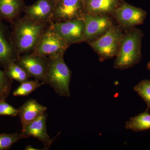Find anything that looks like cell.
<instances>
[{"instance_id": "1", "label": "cell", "mask_w": 150, "mask_h": 150, "mask_svg": "<svg viewBox=\"0 0 150 150\" xmlns=\"http://www.w3.org/2000/svg\"><path fill=\"white\" fill-rule=\"evenodd\" d=\"M48 23L19 17L11 23V36L19 56L32 53Z\"/></svg>"}, {"instance_id": "2", "label": "cell", "mask_w": 150, "mask_h": 150, "mask_svg": "<svg viewBox=\"0 0 150 150\" xmlns=\"http://www.w3.org/2000/svg\"><path fill=\"white\" fill-rule=\"evenodd\" d=\"M143 35L141 30L135 28L123 36L114 62L115 69H125L139 63L142 59Z\"/></svg>"}, {"instance_id": "3", "label": "cell", "mask_w": 150, "mask_h": 150, "mask_svg": "<svg viewBox=\"0 0 150 150\" xmlns=\"http://www.w3.org/2000/svg\"><path fill=\"white\" fill-rule=\"evenodd\" d=\"M64 54L48 57V65L45 83L62 97L70 96L71 72L64 59Z\"/></svg>"}, {"instance_id": "4", "label": "cell", "mask_w": 150, "mask_h": 150, "mask_svg": "<svg viewBox=\"0 0 150 150\" xmlns=\"http://www.w3.org/2000/svg\"><path fill=\"white\" fill-rule=\"evenodd\" d=\"M55 31L50 22L44 30L32 54L50 57L64 54L70 45Z\"/></svg>"}, {"instance_id": "5", "label": "cell", "mask_w": 150, "mask_h": 150, "mask_svg": "<svg viewBox=\"0 0 150 150\" xmlns=\"http://www.w3.org/2000/svg\"><path fill=\"white\" fill-rule=\"evenodd\" d=\"M123 35L120 28L112 26L105 33L89 44L103 60L116 56Z\"/></svg>"}, {"instance_id": "6", "label": "cell", "mask_w": 150, "mask_h": 150, "mask_svg": "<svg viewBox=\"0 0 150 150\" xmlns=\"http://www.w3.org/2000/svg\"><path fill=\"white\" fill-rule=\"evenodd\" d=\"M16 63L23 68L30 77L45 83L48 65V57L25 54L18 57Z\"/></svg>"}, {"instance_id": "7", "label": "cell", "mask_w": 150, "mask_h": 150, "mask_svg": "<svg viewBox=\"0 0 150 150\" xmlns=\"http://www.w3.org/2000/svg\"><path fill=\"white\" fill-rule=\"evenodd\" d=\"M54 30L70 44L84 40V23L82 18L64 22L51 21Z\"/></svg>"}, {"instance_id": "8", "label": "cell", "mask_w": 150, "mask_h": 150, "mask_svg": "<svg viewBox=\"0 0 150 150\" xmlns=\"http://www.w3.org/2000/svg\"><path fill=\"white\" fill-rule=\"evenodd\" d=\"M82 0H59L56 2L52 21L64 22L82 18Z\"/></svg>"}, {"instance_id": "9", "label": "cell", "mask_w": 150, "mask_h": 150, "mask_svg": "<svg viewBox=\"0 0 150 150\" xmlns=\"http://www.w3.org/2000/svg\"><path fill=\"white\" fill-rule=\"evenodd\" d=\"M84 40L91 41L102 35L112 26L108 17L99 15L84 13Z\"/></svg>"}, {"instance_id": "10", "label": "cell", "mask_w": 150, "mask_h": 150, "mask_svg": "<svg viewBox=\"0 0 150 150\" xmlns=\"http://www.w3.org/2000/svg\"><path fill=\"white\" fill-rule=\"evenodd\" d=\"M19 57L11 36V31L0 20V67L4 69L16 62Z\"/></svg>"}, {"instance_id": "11", "label": "cell", "mask_w": 150, "mask_h": 150, "mask_svg": "<svg viewBox=\"0 0 150 150\" xmlns=\"http://www.w3.org/2000/svg\"><path fill=\"white\" fill-rule=\"evenodd\" d=\"M56 4L54 0H38L32 5L25 8L23 17L38 22L50 23L52 21Z\"/></svg>"}, {"instance_id": "12", "label": "cell", "mask_w": 150, "mask_h": 150, "mask_svg": "<svg viewBox=\"0 0 150 150\" xmlns=\"http://www.w3.org/2000/svg\"><path fill=\"white\" fill-rule=\"evenodd\" d=\"M147 13L142 9L124 4L116 9V19L124 27H132L143 24Z\"/></svg>"}, {"instance_id": "13", "label": "cell", "mask_w": 150, "mask_h": 150, "mask_svg": "<svg viewBox=\"0 0 150 150\" xmlns=\"http://www.w3.org/2000/svg\"><path fill=\"white\" fill-rule=\"evenodd\" d=\"M46 113L22 128V133L35 138L42 142L45 150L50 149L54 139H51L47 133Z\"/></svg>"}, {"instance_id": "14", "label": "cell", "mask_w": 150, "mask_h": 150, "mask_svg": "<svg viewBox=\"0 0 150 150\" xmlns=\"http://www.w3.org/2000/svg\"><path fill=\"white\" fill-rule=\"evenodd\" d=\"M18 115L23 127L31 123L45 113L47 108L35 99L28 100L18 108Z\"/></svg>"}, {"instance_id": "15", "label": "cell", "mask_w": 150, "mask_h": 150, "mask_svg": "<svg viewBox=\"0 0 150 150\" xmlns=\"http://www.w3.org/2000/svg\"><path fill=\"white\" fill-rule=\"evenodd\" d=\"M25 8L22 0H0V20L11 24L20 17Z\"/></svg>"}, {"instance_id": "16", "label": "cell", "mask_w": 150, "mask_h": 150, "mask_svg": "<svg viewBox=\"0 0 150 150\" xmlns=\"http://www.w3.org/2000/svg\"><path fill=\"white\" fill-rule=\"evenodd\" d=\"M117 2V0H85L83 4L86 13L102 15L112 11Z\"/></svg>"}, {"instance_id": "17", "label": "cell", "mask_w": 150, "mask_h": 150, "mask_svg": "<svg viewBox=\"0 0 150 150\" xmlns=\"http://www.w3.org/2000/svg\"><path fill=\"white\" fill-rule=\"evenodd\" d=\"M149 109L147 108L144 112L129 119L125 123L126 130L134 132H142L150 129Z\"/></svg>"}, {"instance_id": "18", "label": "cell", "mask_w": 150, "mask_h": 150, "mask_svg": "<svg viewBox=\"0 0 150 150\" xmlns=\"http://www.w3.org/2000/svg\"><path fill=\"white\" fill-rule=\"evenodd\" d=\"M4 69L6 75L9 79L21 83L28 81L30 77L24 69L16 62L12 63Z\"/></svg>"}, {"instance_id": "19", "label": "cell", "mask_w": 150, "mask_h": 150, "mask_svg": "<svg viewBox=\"0 0 150 150\" xmlns=\"http://www.w3.org/2000/svg\"><path fill=\"white\" fill-rule=\"evenodd\" d=\"M45 83L37 80L26 81L21 83L20 85L14 91L13 94L14 96H27Z\"/></svg>"}, {"instance_id": "20", "label": "cell", "mask_w": 150, "mask_h": 150, "mask_svg": "<svg viewBox=\"0 0 150 150\" xmlns=\"http://www.w3.org/2000/svg\"><path fill=\"white\" fill-rule=\"evenodd\" d=\"M28 138L29 137L22 133L19 134L17 132L10 134H0V150L9 149L19 140Z\"/></svg>"}, {"instance_id": "21", "label": "cell", "mask_w": 150, "mask_h": 150, "mask_svg": "<svg viewBox=\"0 0 150 150\" xmlns=\"http://www.w3.org/2000/svg\"><path fill=\"white\" fill-rule=\"evenodd\" d=\"M134 91L145 101L148 109L150 108V80H143L134 86Z\"/></svg>"}, {"instance_id": "22", "label": "cell", "mask_w": 150, "mask_h": 150, "mask_svg": "<svg viewBox=\"0 0 150 150\" xmlns=\"http://www.w3.org/2000/svg\"><path fill=\"white\" fill-rule=\"evenodd\" d=\"M12 83V80L7 76L4 71L0 70V100L8 97Z\"/></svg>"}, {"instance_id": "23", "label": "cell", "mask_w": 150, "mask_h": 150, "mask_svg": "<svg viewBox=\"0 0 150 150\" xmlns=\"http://www.w3.org/2000/svg\"><path fill=\"white\" fill-rule=\"evenodd\" d=\"M18 109L15 108L6 102V100H0V115L15 116L18 115Z\"/></svg>"}, {"instance_id": "24", "label": "cell", "mask_w": 150, "mask_h": 150, "mask_svg": "<svg viewBox=\"0 0 150 150\" xmlns=\"http://www.w3.org/2000/svg\"><path fill=\"white\" fill-rule=\"evenodd\" d=\"M25 150H40V149H37L36 148H34L32 146L29 145L28 146H27L25 148Z\"/></svg>"}, {"instance_id": "25", "label": "cell", "mask_w": 150, "mask_h": 150, "mask_svg": "<svg viewBox=\"0 0 150 150\" xmlns=\"http://www.w3.org/2000/svg\"><path fill=\"white\" fill-rule=\"evenodd\" d=\"M147 68L148 70H149V71H150V62H149V63H148Z\"/></svg>"}, {"instance_id": "26", "label": "cell", "mask_w": 150, "mask_h": 150, "mask_svg": "<svg viewBox=\"0 0 150 150\" xmlns=\"http://www.w3.org/2000/svg\"><path fill=\"white\" fill-rule=\"evenodd\" d=\"M54 1H55L57 2L58 1H59V0H54Z\"/></svg>"}]
</instances>
